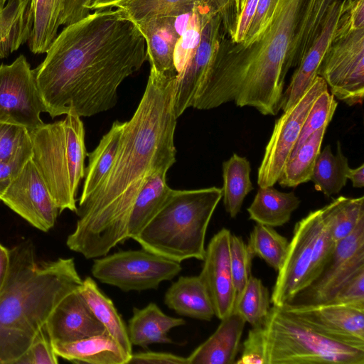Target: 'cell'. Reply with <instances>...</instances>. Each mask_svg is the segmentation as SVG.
<instances>
[{
  "label": "cell",
  "mask_w": 364,
  "mask_h": 364,
  "mask_svg": "<svg viewBox=\"0 0 364 364\" xmlns=\"http://www.w3.org/2000/svg\"><path fill=\"white\" fill-rule=\"evenodd\" d=\"M177 74L150 68L136 109L125 122L114 161L102 183L75 212L66 245L86 259L105 256L127 237L131 208L147 178L176 162L173 109Z\"/></svg>",
  "instance_id": "obj_1"
},
{
  "label": "cell",
  "mask_w": 364,
  "mask_h": 364,
  "mask_svg": "<svg viewBox=\"0 0 364 364\" xmlns=\"http://www.w3.org/2000/svg\"><path fill=\"white\" fill-rule=\"evenodd\" d=\"M146 60L145 40L124 11L88 14L64 28L33 70L46 112L81 117L110 109L120 84Z\"/></svg>",
  "instance_id": "obj_2"
},
{
  "label": "cell",
  "mask_w": 364,
  "mask_h": 364,
  "mask_svg": "<svg viewBox=\"0 0 364 364\" xmlns=\"http://www.w3.org/2000/svg\"><path fill=\"white\" fill-rule=\"evenodd\" d=\"M306 0H279L259 36L244 45L225 35L196 92L192 107L210 109L233 102L264 115L282 109L289 58Z\"/></svg>",
  "instance_id": "obj_3"
},
{
  "label": "cell",
  "mask_w": 364,
  "mask_h": 364,
  "mask_svg": "<svg viewBox=\"0 0 364 364\" xmlns=\"http://www.w3.org/2000/svg\"><path fill=\"white\" fill-rule=\"evenodd\" d=\"M9 255L0 291V364H16L55 306L82 282L73 258L39 263L30 240L9 250Z\"/></svg>",
  "instance_id": "obj_4"
},
{
  "label": "cell",
  "mask_w": 364,
  "mask_h": 364,
  "mask_svg": "<svg viewBox=\"0 0 364 364\" xmlns=\"http://www.w3.org/2000/svg\"><path fill=\"white\" fill-rule=\"evenodd\" d=\"M222 188L173 190L159 210L133 238L143 249L181 262L203 260L207 229Z\"/></svg>",
  "instance_id": "obj_5"
},
{
  "label": "cell",
  "mask_w": 364,
  "mask_h": 364,
  "mask_svg": "<svg viewBox=\"0 0 364 364\" xmlns=\"http://www.w3.org/2000/svg\"><path fill=\"white\" fill-rule=\"evenodd\" d=\"M266 364H364V342L325 331L284 306L262 325Z\"/></svg>",
  "instance_id": "obj_6"
},
{
  "label": "cell",
  "mask_w": 364,
  "mask_h": 364,
  "mask_svg": "<svg viewBox=\"0 0 364 364\" xmlns=\"http://www.w3.org/2000/svg\"><path fill=\"white\" fill-rule=\"evenodd\" d=\"M31 159L58 206L77 211L76 194L85 177L87 151L80 117L70 112L53 123L29 131Z\"/></svg>",
  "instance_id": "obj_7"
},
{
  "label": "cell",
  "mask_w": 364,
  "mask_h": 364,
  "mask_svg": "<svg viewBox=\"0 0 364 364\" xmlns=\"http://www.w3.org/2000/svg\"><path fill=\"white\" fill-rule=\"evenodd\" d=\"M181 271L180 262L143 248L98 257L91 269L100 282L123 291L156 289L161 282L171 280Z\"/></svg>",
  "instance_id": "obj_8"
},
{
  "label": "cell",
  "mask_w": 364,
  "mask_h": 364,
  "mask_svg": "<svg viewBox=\"0 0 364 364\" xmlns=\"http://www.w3.org/2000/svg\"><path fill=\"white\" fill-rule=\"evenodd\" d=\"M317 75L330 87L334 97L350 106L362 105L364 95V28L340 35H336L335 31L318 68Z\"/></svg>",
  "instance_id": "obj_9"
},
{
  "label": "cell",
  "mask_w": 364,
  "mask_h": 364,
  "mask_svg": "<svg viewBox=\"0 0 364 364\" xmlns=\"http://www.w3.org/2000/svg\"><path fill=\"white\" fill-rule=\"evenodd\" d=\"M328 85L317 75L311 85L289 108L277 119L258 168L259 188L273 186L289 159L305 120L317 97Z\"/></svg>",
  "instance_id": "obj_10"
},
{
  "label": "cell",
  "mask_w": 364,
  "mask_h": 364,
  "mask_svg": "<svg viewBox=\"0 0 364 364\" xmlns=\"http://www.w3.org/2000/svg\"><path fill=\"white\" fill-rule=\"evenodd\" d=\"M362 268H364V220L348 236L336 243L332 255L318 276L285 305L308 306L328 303L339 289Z\"/></svg>",
  "instance_id": "obj_11"
},
{
  "label": "cell",
  "mask_w": 364,
  "mask_h": 364,
  "mask_svg": "<svg viewBox=\"0 0 364 364\" xmlns=\"http://www.w3.org/2000/svg\"><path fill=\"white\" fill-rule=\"evenodd\" d=\"M41 101L33 70L23 55L11 64L0 65V123L24 127L31 131L43 124Z\"/></svg>",
  "instance_id": "obj_12"
},
{
  "label": "cell",
  "mask_w": 364,
  "mask_h": 364,
  "mask_svg": "<svg viewBox=\"0 0 364 364\" xmlns=\"http://www.w3.org/2000/svg\"><path fill=\"white\" fill-rule=\"evenodd\" d=\"M322 228L320 209L311 211L295 225L270 297L273 306H283L307 286L314 246Z\"/></svg>",
  "instance_id": "obj_13"
},
{
  "label": "cell",
  "mask_w": 364,
  "mask_h": 364,
  "mask_svg": "<svg viewBox=\"0 0 364 364\" xmlns=\"http://www.w3.org/2000/svg\"><path fill=\"white\" fill-rule=\"evenodd\" d=\"M0 200L36 228L47 232L60 213L31 157Z\"/></svg>",
  "instance_id": "obj_14"
},
{
  "label": "cell",
  "mask_w": 364,
  "mask_h": 364,
  "mask_svg": "<svg viewBox=\"0 0 364 364\" xmlns=\"http://www.w3.org/2000/svg\"><path fill=\"white\" fill-rule=\"evenodd\" d=\"M230 234L228 229L223 228L211 238L198 275L208 292L215 316L220 320L233 311L235 303L230 260Z\"/></svg>",
  "instance_id": "obj_15"
},
{
  "label": "cell",
  "mask_w": 364,
  "mask_h": 364,
  "mask_svg": "<svg viewBox=\"0 0 364 364\" xmlns=\"http://www.w3.org/2000/svg\"><path fill=\"white\" fill-rule=\"evenodd\" d=\"M224 33L220 18L210 13L203 26L200 42L181 72L177 74L173 109L178 119L192 105Z\"/></svg>",
  "instance_id": "obj_16"
},
{
  "label": "cell",
  "mask_w": 364,
  "mask_h": 364,
  "mask_svg": "<svg viewBox=\"0 0 364 364\" xmlns=\"http://www.w3.org/2000/svg\"><path fill=\"white\" fill-rule=\"evenodd\" d=\"M79 288L66 294L50 314L44 329L51 343L73 342L107 333Z\"/></svg>",
  "instance_id": "obj_17"
},
{
  "label": "cell",
  "mask_w": 364,
  "mask_h": 364,
  "mask_svg": "<svg viewBox=\"0 0 364 364\" xmlns=\"http://www.w3.org/2000/svg\"><path fill=\"white\" fill-rule=\"evenodd\" d=\"M32 28L28 38L31 51L46 53L60 26L72 24L90 14L82 0H31Z\"/></svg>",
  "instance_id": "obj_18"
},
{
  "label": "cell",
  "mask_w": 364,
  "mask_h": 364,
  "mask_svg": "<svg viewBox=\"0 0 364 364\" xmlns=\"http://www.w3.org/2000/svg\"><path fill=\"white\" fill-rule=\"evenodd\" d=\"M348 2V0H345L336 4L329 11L318 36L296 67L287 88L283 93V111L298 100L317 76L318 68L333 38L337 24Z\"/></svg>",
  "instance_id": "obj_19"
},
{
  "label": "cell",
  "mask_w": 364,
  "mask_h": 364,
  "mask_svg": "<svg viewBox=\"0 0 364 364\" xmlns=\"http://www.w3.org/2000/svg\"><path fill=\"white\" fill-rule=\"evenodd\" d=\"M283 306L330 333L364 342V306L325 303Z\"/></svg>",
  "instance_id": "obj_20"
},
{
  "label": "cell",
  "mask_w": 364,
  "mask_h": 364,
  "mask_svg": "<svg viewBox=\"0 0 364 364\" xmlns=\"http://www.w3.org/2000/svg\"><path fill=\"white\" fill-rule=\"evenodd\" d=\"M245 323L233 311L221 319L215 331L186 357L188 364L235 363Z\"/></svg>",
  "instance_id": "obj_21"
},
{
  "label": "cell",
  "mask_w": 364,
  "mask_h": 364,
  "mask_svg": "<svg viewBox=\"0 0 364 364\" xmlns=\"http://www.w3.org/2000/svg\"><path fill=\"white\" fill-rule=\"evenodd\" d=\"M173 16L151 18L137 23L146 43L150 68L162 73H176L174 53L181 33Z\"/></svg>",
  "instance_id": "obj_22"
},
{
  "label": "cell",
  "mask_w": 364,
  "mask_h": 364,
  "mask_svg": "<svg viewBox=\"0 0 364 364\" xmlns=\"http://www.w3.org/2000/svg\"><path fill=\"white\" fill-rule=\"evenodd\" d=\"M58 357L75 363L128 364L132 354L107 333L69 343H51Z\"/></svg>",
  "instance_id": "obj_23"
},
{
  "label": "cell",
  "mask_w": 364,
  "mask_h": 364,
  "mask_svg": "<svg viewBox=\"0 0 364 364\" xmlns=\"http://www.w3.org/2000/svg\"><path fill=\"white\" fill-rule=\"evenodd\" d=\"M164 303L181 316L210 321L215 311L208 292L200 277L181 276L167 289Z\"/></svg>",
  "instance_id": "obj_24"
},
{
  "label": "cell",
  "mask_w": 364,
  "mask_h": 364,
  "mask_svg": "<svg viewBox=\"0 0 364 364\" xmlns=\"http://www.w3.org/2000/svg\"><path fill=\"white\" fill-rule=\"evenodd\" d=\"M183 318L165 314L154 303L143 309L134 308L128 322L127 333L132 345L146 348L152 343H171L168 333L173 328L183 326Z\"/></svg>",
  "instance_id": "obj_25"
},
{
  "label": "cell",
  "mask_w": 364,
  "mask_h": 364,
  "mask_svg": "<svg viewBox=\"0 0 364 364\" xmlns=\"http://www.w3.org/2000/svg\"><path fill=\"white\" fill-rule=\"evenodd\" d=\"M167 171L160 169L150 175L137 194L129 213L128 238L133 239L143 230L171 193L166 183Z\"/></svg>",
  "instance_id": "obj_26"
},
{
  "label": "cell",
  "mask_w": 364,
  "mask_h": 364,
  "mask_svg": "<svg viewBox=\"0 0 364 364\" xmlns=\"http://www.w3.org/2000/svg\"><path fill=\"white\" fill-rule=\"evenodd\" d=\"M31 28V0H0V58L26 42Z\"/></svg>",
  "instance_id": "obj_27"
},
{
  "label": "cell",
  "mask_w": 364,
  "mask_h": 364,
  "mask_svg": "<svg viewBox=\"0 0 364 364\" xmlns=\"http://www.w3.org/2000/svg\"><path fill=\"white\" fill-rule=\"evenodd\" d=\"M300 203L294 192H280L273 186L259 188L247 212L250 219L258 224L279 227L289 222Z\"/></svg>",
  "instance_id": "obj_28"
},
{
  "label": "cell",
  "mask_w": 364,
  "mask_h": 364,
  "mask_svg": "<svg viewBox=\"0 0 364 364\" xmlns=\"http://www.w3.org/2000/svg\"><path fill=\"white\" fill-rule=\"evenodd\" d=\"M124 124L125 122H114L97 147L92 152L87 153L89 161L85 168V181L79 204L94 193L109 172L118 151Z\"/></svg>",
  "instance_id": "obj_29"
},
{
  "label": "cell",
  "mask_w": 364,
  "mask_h": 364,
  "mask_svg": "<svg viewBox=\"0 0 364 364\" xmlns=\"http://www.w3.org/2000/svg\"><path fill=\"white\" fill-rule=\"evenodd\" d=\"M344 0H306L289 53V64L297 67L318 36L327 15L333 7Z\"/></svg>",
  "instance_id": "obj_30"
},
{
  "label": "cell",
  "mask_w": 364,
  "mask_h": 364,
  "mask_svg": "<svg viewBox=\"0 0 364 364\" xmlns=\"http://www.w3.org/2000/svg\"><path fill=\"white\" fill-rule=\"evenodd\" d=\"M79 289L92 312L104 326L108 334L127 352L132 354V345L129 339L127 328L112 301L101 291L90 277L82 280Z\"/></svg>",
  "instance_id": "obj_31"
},
{
  "label": "cell",
  "mask_w": 364,
  "mask_h": 364,
  "mask_svg": "<svg viewBox=\"0 0 364 364\" xmlns=\"http://www.w3.org/2000/svg\"><path fill=\"white\" fill-rule=\"evenodd\" d=\"M320 210L323 227L337 243L364 220V197L340 196Z\"/></svg>",
  "instance_id": "obj_32"
},
{
  "label": "cell",
  "mask_w": 364,
  "mask_h": 364,
  "mask_svg": "<svg viewBox=\"0 0 364 364\" xmlns=\"http://www.w3.org/2000/svg\"><path fill=\"white\" fill-rule=\"evenodd\" d=\"M222 193L226 212L232 218L240 213L246 196L252 191L250 161L236 154L222 165Z\"/></svg>",
  "instance_id": "obj_33"
},
{
  "label": "cell",
  "mask_w": 364,
  "mask_h": 364,
  "mask_svg": "<svg viewBox=\"0 0 364 364\" xmlns=\"http://www.w3.org/2000/svg\"><path fill=\"white\" fill-rule=\"evenodd\" d=\"M349 169L348 158L343 154L340 143L336 154H333L328 144L318 155L311 181L316 191L329 197L338 193L346 186Z\"/></svg>",
  "instance_id": "obj_34"
},
{
  "label": "cell",
  "mask_w": 364,
  "mask_h": 364,
  "mask_svg": "<svg viewBox=\"0 0 364 364\" xmlns=\"http://www.w3.org/2000/svg\"><path fill=\"white\" fill-rule=\"evenodd\" d=\"M326 127L314 132L287 161L278 178L282 187L294 188L311 181Z\"/></svg>",
  "instance_id": "obj_35"
},
{
  "label": "cell",
  "mask_w": 364,
  "mask_h": 364,
  "mask_svg": "<svg viewBox=\"0 0 364 364\" xmlns=\"http://www.w3.org/2000/svg\"><path fill=\"white\" fill-rule=\"evenodd\" d=\"M247 245L254 257H259L279 272L287 254L289 241L274 228L257 223Z\"/></svg>",
  "instance_id": "obj_36"
},
{
  "label": "cell",
  "mask_w": 364,
  "mask_h": 364,
  "mask_svg": "<svg viewBox=\"0 0 364 364\" xmlns=\"http://www.w3.org/2000/svg\"><path fill=\"white\" fill-rule=\"evenodd\" d=\"M268 289L257 277L250 276L242 294L235 304L234 310L252 327L264 323L270 309Z\"/></svg>",
  "instance_id": "obj_37"
},
{
  "label": "cell",
  "mask_w": 364,
  "mask_h": 364,
  "mask_svg": "<svg viewBox=\"0 0 364 364\" xmlns=\"http://www.w3.org/2000/svg\"><path fill=\"white\" fill-rule=\"evenodd\" d=\"M200 0H129L117 8L136 23L161 16L179 17L191 13Z\"/></svg>",
  "instance_id": "obj_38"
},
{
  "label": "cell",
  "mask_w": 364,
  "mask_h": 364,
  "mask_svg": "<svg viewBox=\"0 0 364 364\" xmlns=\"http://www.w3.org/2000/svg\"><path fill=\"white\" fill-rule=\"evenodd\" d=\"M210 13L207 5L200 0L189 14L175 49L174 65L177 74L182 71L197 48L203 26Z\"/></svg>",
  "instance_id": "obj_39"
},
{
  "label": "cell",
  "mask_w": 364,
  "mask_h": 364,
  "mask_svg": "<svg viewBox=\"0 0 364 364\" xmlns=\"http://www.w3.org/2000/svg\"><path fill=\"white\" fill-rule=\"evenodd\" d=\"M334 96L324 90L315 100L305 120L299 137L290 156L292 157L302 144L316 131L327 127L337 107Z\"/></svg>",
  "instance_id": "obj_40"
},
{
  "label": "cell",
  "mask_w": 364,
  "mask_h": 364,
  "mask_svg": "<svg viewBox=\"0 0 364 364\" xmlns=\"http://www.w3.org/2000/svg\"><path fill=\"white\" fill-rule=\"evenodd\" d=\"M31 155L28 129L16 124L0 123V161L29 159Z\"/></svg>",
  "instance_id": "obj_41"
},
{
  "label": "cell",
  "mask_w": 364,
  "mask_h": 364,
  "mask_svg": "<svg viewBox=\"0 0 364 364\" xmlns=\"http://www.w3.org/2000/svg\"><path fill=\"white\" fill-rule=\"evenodd\" d=\"M253 257L254 256L242 238L231 233L230 236V260L235 291V301L244 290L251 275Z\"/></svg>",
  "instance_id": "obj_42"
},
{
  "label": "cell",
  "mask_w": 364,
  "mask_h": 364,
  "mask_svg": "<svg viewBox=\"0 0 364 364\" xmlns=\"http://www.w3.org/2000/svg\"><path fill=\"white\" fill-rule=\"evenodd\" d=\"M57 364L58 356L52 343L43 329L34 338L25 353L16 364Z\"/></svg>",
  "instance_id": "obj_43"
},
{
  "label": "cell",
  "mask_w": 364,
  "mask_h": 364,
  "mask_svg": "<svg viewBox=\"0 0 364 364\" xmlns=\"http://www.w3.org/2000/svg\"><path fill=\"white\" fill-rule=\"evenodd\" d=\"M336 245V242L323 225L314 246L307 286L321 273L332 255Z\"/></svg>",
  "instance_id": "obj_44"
},
{
  "label": "cell",
  "mask_w": 364,
  "mask_h": 364,
  "mask_svg": "<svg viewBox=\"0 0 364 364\" xmlns=\"http://www.w3.org/2000/svg\"><path fill=\"white\" fill-rule=\"evenodd\" d=\"M236 364H266L265 344L262 326L252 327L243 343L242 354Z\"/></svg>",
  "instance_id": "obj_45"
},
{
  "label": "cell",
  "mask_w": 364,
  "mask_h": 364,
  "mask_svg": "<svg viewBox=\"0 0 364 364\" xmlns=\"http://www.w3.org/2000/svg\"><path fill=\"white\" fill-rule=\"evenodd\" d=\"M210 10L218 14L225 36L232 41L237 28V0H202Z\"/></svg>",
  "instance_id": "obj_46"
},
{
  "label": "cell",
  "mask_w": 364,
  "mask_h": 364,
  "mask_svg": "<svg viewBox=\"0 0 364 364\" xmlns=\"http://www.w3.org/2000/svg\"><path fill=\"white\" fill-rule=\"evenodd\" d=\"M328 303L364 306V268L350 278Z\"/></svg>",
  "instance_id": "obj_47"
},
{
  "label": "cell",
  "mask_w": 364,
  "mask_h": 364,
  "mask_svg": "<svg viewBox=\"0 0 364 364\" xmlns=\"http://www.w3.org/2000/svg\"><path fill=\"white\" fill-rule=\"evenodd\" d=\"M279 0H258L252 19L242 42L247 45L255 40L270 21Z\"/></svg>",
  "instance_id": "obj_48"
},
{
  "label": "cell",
  "mask_w": 364,
  "mask_h": 364,
  "mask_svg": "<svg viewBox=\"0 0 364 364\" xmlns=\"http://www.w3.org/2000/svg\"><path fill=\"white\" fill-rule=\"evenodd\" d=\"M128 364H188L187 358L175 354L144 351L133 353Z\"/></svg>",
  "instance_id": "obj_49"
},
{
  "label": "cell",
  "mask_w": 364,
  "mask_h": 364,
  "mask_svg": "<svg viewBox=\"0 0 364 364\" xmlns=\"http://www.w3.org/2000/svg\"><path fill=\"white\" fill-rule=\"evenodd\" d=\"M258 0H241L238 6V20L233 43L242 42L255 14Z\"/></svg>",
  "instance_id": "obj_50"
},
{
  "label": "cell",
  "mask_w": 364,
  "mask_h": 364,
  "mask_svg": "<svg viewBox=\"0 0 364 364\" xmlns=\"http://www.w3.org/2000/svg\"><path fill=\"white\" fill-rule=\"evenodd\" d=\"M29 159L21 158L0 161V198L18 175Z\"/></svg>",
  "instance_id": "obj_51"
},
{
  "label": "cell",
  "mask_w": 364,
  "mask_h": 364,
  "mask_svg": "<svg viewBox=\"0 0 364 364\" xmlns=\"http://www.w3.org/2000/svg\"><path fill=\"white\" fill-rule=\"evenodd\" d=\"M10 264L9 250L0 244V291L8 274Z\"/></svg>",
  "instance_id": "obj_52"
},
{
  "label": "cell",
  "mask_w": 364,
  "mask_h": 364,
  "mask_svg": "<svg viewBox=\"0 0 364 364\" xmlns=\"http://www.w3.org/2000/svg\"><path fill=\"white\" fill-rule=\"evenodd\" d=\"M348 179L351 181L353 187L363 188L364 186V164H362L356 168H350Z\"/></svg>",
  "instance_id": "obj_53"
},
{
  "label": "cell",
  "mask_w": 364,
  "mask_h": 364,
  "mask_svg": "<svg viewBox=\"0 0 364 364\" xmlns=\"http://www.w3.org/2000/svg\"><path fill=\"white\" fill-rule=\"evenodd\" d=\"M129 0H92L89 10H102L108 8H117L119 5Z\"/></svg>",
  "instance_id": "obj_54"
},
{
  "label": "cell",
  "mask_w": 364,
  "mask_h": 364,
  "mask_svg": "<svg viewBox=\"0 0 364 364\" xmlns=\"http://www.w3.org/2000/svg\"><path fill=\"white\" fill-rule=\"evenodd\" d=\"M92 1V0H82L84 8L90 11L89 7L91 4Z\"/></svg>",
  "instance_id": "obj_55"
},
{
  "label": "cell",
  "mask_w": 364,
  "mask_h": 364,
  "mask_svg": "<svg viewBox=\"0 0 364 364\" xmlns=\"http://www.w3.org/2000/svg\"><path fill=\"white\" fill-rule=\"evenodd\" d=\"M241 0H237V11H238V6Z\"/></svg>",
  "instance_id": "obj_56"
}]
</instances>
